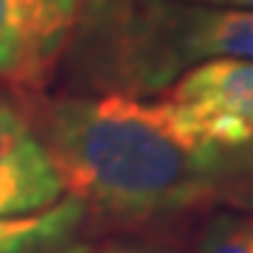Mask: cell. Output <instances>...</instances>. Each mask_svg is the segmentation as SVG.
Here are the masks:
<instances>
[{"mask_svg": "<svg viewBox=\"0 0 253 253\" xmlns=\"http://www.w3.org/2000/svg\"><path fill=\"white\" fill-rule=\"evenodd\" d=\"M208 59H253V11L186 0H79L59 68L84 96L141 99Z\"/></svg>", "mask_w": 253, "mask_h": 253, "instance_id": "2", "label": "cell"}, {"mask_svg": "<svg viewBox=\"0 0 253 253\" xmlns=\"http://www.w3.org/2000/svg\"><path fill=\"white\" fill-rule=\"evenodd\" d=\"M62 189L93 225L132 228L217 206V158L180 132L169 107L135 96L20 99Z\"/></svg>", "mask_w": 253, "mask_h": 253, "instance_id": "1", "label": "cell"}, {"mask_svg": "<svg viewBox=\"0 0 253 253\" xmlns=\"http://www.w3.org/2000/svg\"><path fill=\"white\" fill-rule=\"evenodd\" d=\"M197 253H253V214H217L200 231Z\"/></svg>", "mask_w": 253, "mask_h": 253, "instance_id": "8", "label": "cell"}, {"mask_svg": "<svg viewBox=\"0 0 253 253\" xmlns=\"http://www.w3.org/2000/svg\"><path fill=\"white\" fill-rule=\"evenodd\" d=\"M96 231L79 200H59L26 217H0V253H90Z\"/></svg>", "mask_w": 253, "mask_h": 253, "instance_id": "6", "label": "cell"}, {"mask_svg": "<svg viewBox=\"0 0 253 253\" xmlns=\"http://www.w3.org/2000/svg\"><path fill=\"white\" fill-rule=\"evenodd\" d=\"M62 180L23 101L0 87V217H26L62 200Z\"/></svg>", "mask_w": 253, "mask_h": 253, "instance_id": "5", "label": "cell"}, {"mask_svg": "<svg viewBox=\"0 0 253 253\" xmlns=\"http://www.w3.org/2000/svg\"><path fill=\"white\" fill-rule=\"evenodd\" d=\"M214 200L234 211L253 214V138L219 149Z\"/></svg>", "mask_w": 253, "mask_h": 253, "instance_id": "7", "label": "cell"}, {"mask_svg": "<svg viewBox=\"0 0 253 253\" xmlns=\"http://www.w3.org/2000/svg\"><path fill=\"white\" fill-rule=\"evenodd\" d=\"M76 17L79 0H0V82L17 99L45 90Z\"/></svg>", "mask_w": 253, "mask_h": 253, "instance_id": "4", "label": "cell"}, {"mask_svg": "<svg viewBox=\"0 0 253 253\" xmlns=\"http://www.w3.org/2000/svg\"><path fill=\"white\" fill-rule=\"evenodd\" d=\"M90 253H186V251L169 248V245H158V242H110Z\"/></svg>", "mask_w": 253, "mask_h": 253, "instance_id": "9", "label": "cell"}, {"mask_svg": "<svg viewBox=\"0 0 253 253\" xmlns=\"http://www.w3.org/2000/svg\"><path fill=\"white\" fill-rule=\"evenodd\" d=\"M186 3H200V6H219V9H245V11H253V0H186Z\"/></svg>", "mask_w": 253, "mask_h": 253, "instance_id": "10", "label": "cell"}, {"mask_svg": "<svg viewBox=\"0 0 253 253\" xmlns=\"http://www.w3.org/2000/svg\"><path fill=\"white\" fill-rule=\"evenodd\" d=\"M174 124L200 146H236L253 138V59H208L161 93Z\"/></svg>", "mask_w": 253, "mask_h": 253, "instance_id": "3", "label": "cell"}]
</instances>
